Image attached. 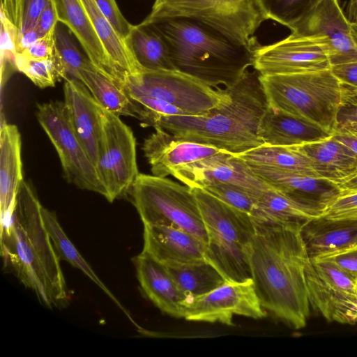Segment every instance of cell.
Returning <instances> with one entry per match:
<instances>
[{"instance_id": "obj_1", "label": "cell", "mask_w": 357, "mask_h": 357, "mask_svg": "<svg viewBox=\"0 0 357 357\" xmlns=\"http://www.w3.org/2000/svg\"><path fill=\"white\" fill-rule=\"evenodd\" d=\"M248 249L251 279L262 307L294 329L307 325L310 260L301 225L255 223Z\"/></svg>"}, {"instance_id": "obj_2", "label": "cell", "mask_w": 357, "mask_h": 357, "mask_svg": "<svg viewBox=\"0 0 357 357\" xmlns=\"http://www.w3.org/2000/svg\"><path fill=\"white\" fill-rule=\"evenodd\" d=\"M42 208L33 187L23 181L11 217L1 224V255L3 268L33 291L43 305L59 307L67 304L69 295Z\"/></svg>"}, {"instance_id": "obj_3", "label": "cell", "mask_w": 357, "mask_h": 357, "mask_svg": "<svg viewBox=\"0 0 357 357\" xmlns=\"http://www.w3.org/2000/svg\"><path fill=\"white\" fill-rule=\"evenodd\" d=\"M226 89L229 100L200 116L162 117L155 128H162L186 140L211 145L238 155L264 144L259 136L261 118L268 105L255 70H246Z\"/></svg>"}, {"instance_id": "obj_4", "label": "cell", "mask_w": 357, "mask_h": 357, "mask_svg": "<svg viewBox=\"0 0 357 357\" xmlns=\"http://www.w3.org/2000/svg\"><path fill=\"white\" fill-rule=\"evenodd\" d=\"M149 24L166 41L175 69L213 88L232 86L252 66L253 50L203 23L169 18Z\"/></svg>"}, {"instance_id": "obj_5", "label": "cell", "mask_w": 357, "mask_h": 357, "mask_svg": "<svg viewBox=\"0 0 357 357\" xmlns=\"http://www.w3.org/2000/svg\"><path fill=\"white\" fill-rule=\"evenodd\" d=\"M191 189L207 232L206 261L227 281L251 279L248 249L255 231V224L250 215L227 204L202 188Z\"/></svg>"}, {"instance_id": "obj_6", "label": "cell", "mask_w": 357, "mask_h": 357, "mask_svg": "<svg viewBox=\"0 0 357 357\" xmlns=\"http://www.w3.org/2000/svg\"><path fill=\"white\" fill-rule=\"evenodd\" d=\"M260 81L269 107L310 122L333 135L342 84L331 68L260 75Z\"/></svg>"}, {"instance_id": "obj_7", "label": "cell", "mask_w": 357, "mask_h": 357, "mask_svg": "<svg viewBox=\"0 0 357 357\" xmlns=\"http://www.w3.org/2000/svg\"><path fill=\"white\" fill-rule=\"evenodd\" d=\"M169 18L199 22L252 50L259 45L255 33L266 20L257 0H155L141 23Z\"/></svg>"}, {"instance_id": "obj_8", "label": "cell", "mask_w": 357, "mask_h": 357, "mask_svg": "<svg viewBox=\"0 0 357 357\" xmlns=\"http://www.w3.org/2000/svg\"><path fill=\"white\" fill-rule=\"evenodd\" d=\"M144 225H172L208 243L191 188L167 177L139 173L129 192Z\"/></svg>"}, {"instance_id": "obj_9", "label": "cell", "mask_w": 357, "mask_h": 357, "mask_svg": "<svg viewBox=\"0 0 357 357\" xmlns=\"http://www.w3.org/2000/svg\"><path fill=\"white\" fill-rule=\"evenodd\" d=\"M128 95L162 100L185 115L200 116L229 100L226 89H215L177 70H142L129 76L123 86Z\"/></svg>"}, {"instance_id": "obj_10", "label": "cell", "mask_w": 357, "mask_h": 357, "mask_svg": "<svg viewBox=\"0 0 357 357\" xmlns=\"http://www.w3.org/2000/svg\"><path fill=\"white\" fill-rule=\"evenodd\" d=\"M102 108V107H101ZM101 137L96 169L109 202L128 194L139 174L136 139L131 128L112 112L101 109Z\"/></svg>"}, {"instance_id": "obj_11", "label": "cell", "mask_w": 357, "mask_h": 357, "mask_svg": "<svg viewBox=\"0 0 357 357\" xmlns=\"http://www.w3.org/2000/svg\"><path fill=\"white\" fill-rule=\"evenodd\" d=\"M38 121L59 157L66 180L77 188L105 195L96 169L69 121L63 102L37 105Z\"/></svg>"}, {"instance_id": "obj_12", "label": "cell", "mask_w": 357, "mask_h": 357, "mask_svg": "<svg viewBox=\"0 0 357 357\" xmlns=\"http://www.w3.org/2000/svg\"><path fill=\"white\" fill-rule=\"evenodd\" d=\"M305 275L311 307L328 321L357 323V279L329 261L310 258Z\"/></svg>"}, {"instance_id": "obj_13", "label": "cell", "mask_w": 357, "mask_h": 357, "mask_svg": "<svg viewBox=\"0 0 357 357\" xmlns=\"http://www.w3.org/2000/svg\"><path fill=\"white\" fill-rule=\"evenodd\" d=\"M182 318L191 321L233 325L235 315L261 319L267 315L256 293L252 279L227 281L213 291L181 304Z\"/></svg>"}, {"instance_id": "obj_14", "label": "cell", "mask_w": 357, "mask_h": 357, "mask_svg": "<svg viewBox=\"0 0 357 357\" xmlns=\"http://www.w3.org/2000/svg\"><path fill=\"white\" fill-rule=\"evenodd\" d=\"M353 26L344 15L338 0H321L291 29V34L318 43L331 66L357 61V45Z\"/></svg>"}, {"instance_id": "obj_15", "label": "cell", "mask_w": 357, "mask_h": 357, "mask_svg": "<svg viewBox=\"0 0 357 357\" xmlns=\"http://www.w3.org/2000/svg\"><path fill=\"white\" fill-rule=\"evenodd\" d=\"M252 67L261 75L294 74L330 69L324 48L316 41L290 34L252 52Z\"/></svg>"}, {"instance_id": "obj_16", "label": "cell", "mask_w": 357, "mask_h": 357, "mask_svg": "<svg viewBox=\"0 0 357 357\" xmlns=\"http://www.w3.org/2000/svg\"><path fill=\"white\" fill-rule=\"evenodd\" d=\"M171 175L190 188L233 184L261 194L269 187L243 159L226 151L174 168Z\"/></svg>"}, {"instance_id": "obj_17", "label": "cell", "mask_w": 357, "mask_h": 357, "mask_svg": "<svg viewBox=\"0 0 357 357\" xmlns=\"http://www.w3.org/2000/svg\"><path fill=\"white\" fill-rule=\"evenodd\" d=\"M154 129L144 139L142 149L155 176L166 177L174 168L224 151L211 145L179 138L162 128Z\"/></svg>"}, {"instance_id": "obj_18", "label": "cell", "mask_w": 357, "mask_h": 357, "mask_svg": "<svg viewBox=\"0 0 357 357\" xmlns=\"http://www.w3.org/2000/svg\"><path fill=\"white\" fill-rule=\"evenodd\" d=\"M64 105L77 137L96 167L101 137V107L79 79L68 78L63 84Z\"/></svg>"}, {"instance_id": "obj_19", "label": "cell", "mask_w": 357, "mask_h": 357, "mask_svg": "<svg viewBox=\"0 0 357 357\" xmlns=\"http://www.w3.org/2000/svg\"><path fill=\"white\" fill-rule=\"evenodd\" d=\"M250 166L268 186L321 212V214L341 192L337 183L323 178L263 166Z\"/></svg>"}, {"instance_id": "obj_20", "label": "cell", "mask_w": 357, "mask_h": 357, "mask_svg": "<svg viewBox=\"0 0 357 357\" xmlns=\"http://www.w3.org/2000/svg\"><path fill=\"white\" fill-rule=\"evenodd\" d=\"M206 244L197 236L172 225H144L143 251L169 266L205 259Z\"/></svg>"}, {"instance_id": "obj_21", "label": "cell", "mask_w": 357, "mask_h": 357, "mask_svg": "<svg viewBox=\"0 0 357 357\" xmlns=\"http://www.w3.org/2000/svg\"><path fill=\"white\" fill-rule=\"evenodd\" d=\"M133 262L140 288L162 312L182 318L181 304L188 298L179 289L167 268L144 251Z\"/></svg>"}, {"instance_id": "obj_22", "label": "cell", "mask_w": 357, "mask_h": 357, "mask_svg": "<svg viewBox=\"0 0 357 357\" xmlns=\"http://www.w3.org/2000/svg\"><path fill=\"white\" fill-rule=\"evenodd\" d=\"M59 22L75 35L93 65L119 86L107 52L79 0H54Z\"/></svg>"}, {"instance_id": "obj_23", "label": "cell", "mask_w": 357, "mask_h": 357, "mask_svg": "<svg viewBox=\"0 0 357 357\" xmlns=\"http://www.w3.org/2000/svg\"><path fill=\"white\" fill-rule=\"evenodd\" d=\"M21 135L16 126L3 122L0 139L1 224L11 217L23 182Z\"/></svg>"}, {"instance_id": "obj_24", "label": "cell", "mask_w": 357, "mask_h": 357, "mask_svg": "<svg viewBox=\"0 0 357 357\" xmlns=\"http://www.w3.org/2000/svg\"><path fill=\"white\" fill-rule=\"evenodd\" d=\"M333 134L307 121L268 107L259 128L264 144L298 146L326 139Z\"/></svg>"}, {"instance_id": "obj_25", "label": "cell", "mask_w": 357, "mask_h": 357, "mask_svg": "<svg viewBox=\"0 0 357 357\" xmlns=\"http://www.w3.org/2000/svg\"><path fill=\"white\" fill-rule=\"evenodd\" d=\"M298 147L320 178L338 183L357 174V155L333 135Z\"/></svg>"}, {"instance_id": "obj_26", "label": "cell", "mask_w": 357, "mask_h": 357, "mask_svg": "<svg viewBox=\"0 0 357 357\" xmlns=\"http://www.w3.org/2000/svg\"><path fill=\"white\" fill-rule=\"evenodd\" d=\"M301 232L310 259L357 244V220L319 216L306 222Z\"/></svg>"}, {"instance_id": "obj_27", "label": "cell", "mask_w": 357, "mask_h": 357, "mask_svg": "<svg viewBox=\"0 0 357 357\" xmlns=\"http://www.w3.org/2000/svg\"><path fill=\"white\" fill-rule=\"evenodd\" d=\"M79 1L107 52L118 82L122 87L128 77L139 74L144 70L135 60L126 41L114 29L95 0Z\"/></svg>"}, {"instance_id": "obj_28", "label": "cell", "mask_w": 357, "mask_h": 357, "mask_svg": "<svg viewBox=\"0 0 357 357\" xmlns=\"http://www.w3.org/2000/svg\"><path fill=\"white\" fill-rule=\"evenodd\" d=\"M321 215V212L270 186L261 192L250 213L255 223L301 226Z\"/></svg>"}, {"instance_id": "obj_29", "label": "cell", "mask_w": 357, "mask_h": 357, "mask_svg": "<svg viewBox=\"0 0 357 357\" xmlns=\"http://www.w3.org/2000/svg\"><path fill=\"white\" fill-rule=\"evenodd\" d=\"M126 41L144 70H176L166 41L152 25H132Z\"/></svg>"}, {"instance_id": "obj_30", "label": "cell", "mask_w": 357, "mask_h": 357, "mask_svg": "<svg viewBox=\"0 0 357 357\" xmlns=\"http://www.w3.org/2000/svg\"><path fill=\"white\" fill-rule=\"evenodd\" d=\"M79 80L102 109L119 116L136 117L134 105L125 90L91 61L80 71Z\"/></svg>"}, {"instance_id": "obj_31", "label": "cell", "mask_w": 357, "mask_h": 357, "mask_svg": "<svg viewBox=\"0 0 357 357\" xmlns=\"http://www.w3.org/2000/svg\"><path fill=\"white\" fill-rule=\"evenodd\" d=\"M42 217L45 229L59 259L67 261L91 279L117 305L130 321L134 323V321L132 319L128 311L98 278L91 266L69 239L61 226L56 214L43 206Z\"/></svg>"}, {"instance_id": "obj_32", "label": "cell", "mask_w": 357, "mask_h": 357, "mask_svg": "<svg viewBox=\"0 0 357 357\" xmlns=\"http://www.w3.org/2000/svg\"><path fill=\"white\" fill-rule=\"evenodd\" d=\"M236 155L243 159L250 165L296 172L319 177L310 160L298 146L264 144Z\"/></svg>"}, {"instance_id": "obj_33", "label": "cell", "mask_w": 357, "mask_h": 357, "mask_svg": "<svg viewBox=\"0 0 357 357\" xmlns=\"http://www.w3.org/2000/svg\"><path fill=\"white\" fill-rule=\"evenodd\" d=\"M166 267L188 298L206 294L227 282L221 273L206 260Z\"/></svg>"}, {"instance_id": "obj_34", "label": "cell", "mask_w": 357, "mask_h": 357, "mask_svg": "<svg viewBox=\"0 0 357 357\" xmlns=\"http://www.w3.org/2000/svg\"><path fill=\"white\" fill-rule=\"evenodd\" d=\"M54 60L64 80L68 78L79 80L80 71L90 61L79 52L70 34L58 24L54 32Z\"/></svg>"}, {"instance_id": "obj_35", "label": "cell", "mask_w": 357, "mask_h": 357, "mask_svg": "<svg viewBox=\"0 0 357 357\" xmlns=\"http://www.w3.org/2000/svg\"><path fill=\"white\" fill-rule=\"evenodd\" d=\"M321 0H257L266 20H271L290 30Z\"/></svg>"}, {"instance_id": "obj_36", "label": "cell", "mask_w": 357, "mask_h": 357, "mask_svg": "<svg viewBox=\"0 0 357 357\" xmlns=\"http://www.w3.org/2000/svg\"><path fill=\"white\" fill-rule=\"evenodd\" d=\"M15 66L41 89L53 87L56 82L63 79L54 58L31 59L16 54Z\"/></svg>"}, {"instance_id": "obj_37", "label": "cell", "mask_w": 357, "mask_h": 357, "mask_svg": "<svg viewBox=\"0 0 357 357\" xmlns=\"http://www.w3.org/2000/svg\"><path fill=\"white\" fill-rule=\"evenodd\" d=\"M227 204L250 215L261 194L240 185L215 184L202 188Z\"/></svg>"}, {"instance_id": "obj_38", "label": "cell", "mask_w": 357, "mask_h": 357, "mask_svg": "<svg viewBox=\"0 0 357 357\" xmlns=\"http://www.w3.org/2000/svg\"><path fill=\"white\" fill-rule=\"evenodd\" d=\"M334 132L357 134V89L342 84Z\"/></svg>"}, {"instance_id": "obj_39", "label": "cell", "mask_w": 357, "mask_h": 357, "mask_svg": "<svg viewBox=\"0 0 357 357\" xmlns=\"http://www.w3.org/2000/svg\"><path fill=\"white\" fill-rule=\"evenodd\" d=\"M321 216L330 220H357V191H341Z\"/></svg>"}, {"instance_id": "obj_40", "label": "cell", "mask_w": 357, "mask_h": 357, "mask_svg": "<svg viewBox=\"0 0 357 357\" xmlns=\"http://www.w3.org/2000/svg\"><path fill=\"white\" fill-rule=\"evenodd\" d=\"M95 1L114 29L126 40L130 34L132 24L124 17L116 1L95 0Z\"/></svg>"}, {"instance_id": "obj_41", "label": "cell", "mask_w": 357, "mask_h": 357, "mask_svg": "<svg viewBox=\"0 0 357 357\" xmlns=\"http://www.w3.org/2000/svg\"><path fill=\"white\" fill-rule=\"evenodd\" d=\"M312 259L329 261L357 279V244Z\"/></svg>"}, {"instance_id": "obj_42", "label": "cell", "mask_w": 357, "mask_h": 357, "mask_svg": "<svg viewBox=\"0 0 357 357\" xmlns=\"http://www.w3.org/2000/svg\"><path fill=\"white\" fill-rule=\"evenodd\" d=\"M55 29L56 28L50 31L45 36L39 38L33 45L19 54L31 59H53L54 54Z\"/></svg>"}, {"instance_id": "obj_43", "label": "cell", "mask_w": 357, "mask_h": 357, "mask_svg": "<svg viewBox=\"0 0 357 357\" xmlns=\"http://www.w3.org/2000/svg\"><path fill=\"white\" fill-rule=\"evenodd\" d=\"M49 0H23L22 7L21 32L35 29L40 15Z\"/></svg>"}, {"instance_id": "obj_44", "label": "cell", "mask_w": 357, "mask_h": 357, "mask_svg": "<svg viewBox=\"0 0 357 357\" xmlns=\"http://www.w3.org/2000/svg\"><path fill=\"white\" fill-rule=\"evenodd\" d=\"M58 17L54 0H49L37 21L36 29L40 38L54 29L58 24Z\"/></svg>"}, {"instance_id": "obj_45", "label": "cell", "mask_w": 357, "mask_h": 357, "mask_svg": "<svg viewBox=\"0 0 357 357\" xmlns=\"http://www.w3.org/2000/svg\"><path fill=\"white\" fill-rule=\"evenodd\" d=\"M331 70L341 84L357 89V61L332 66Z\"/></svg>"}, {"instance_id": "obj_46", "label": "cell", "mask_w": 357, "mask_h": 357, "mask_svg": "<svg viewBox=\"0 0 357 357\" xmlns=\"http://www.w3.org/2000/svg\"><path fill=\"white\" fill-rule=\"evenodd\" d=\"M39 38L40 36L36 28L24 33L21 32L15 43V53H22Z\"/></svg>"}, {"instance_id": "obj_47", "label": "cell", "mask_w": 357, "mask_h": 357, "mask_svg": "<svg viewBox=\"0 0 357 357\" xmlns=\"http://www.w3.org/2000/svg\"><path fill=\"white\" fill-rule=\"evenodd\" d=\"M333 137L357 155V134L334 132Z\"/></svg>"}, {"instance_id": "obj_48", "label": "cell", "mask_w": 357, "mask_h": 357, "mask_svg": "<svg viewBox=\"0 0 357 357\" xmlns=\"http://www.w3.org/2000/svg\"><path fill=\"white\" fill-rule=\"evenodd\" d=\"M337 184L342 192L357 191V174Z\"/></svg>"}, {"instance_id": "obj_49", "label": "cell", "mask_w": 357, "mask_h": 357, "mask_svg": "<svg viewBox=\"0 0 357 357\" xmlns=\"http://www.w3.org/2000/svg\"><path fill=\"white\" fill-rule=\"evenodd\" d=\"M349 20L357 30V0H351L348 6Z\"/></svg>"}, {"instance_id": "obj_50", "label": "cell", "mask_w": 357, "mask_h": 357, "mask_svg": "<svg viewBox=\"0 0 357 357\" xmlns=\"http://www.w3.org/2000/svg\"><path fill=\"white\" fill-rule=\"evenodd\" d=\"M351 35L354 43L357 45V30L355 29L354 27L352 28Z\"/></svg>"}]
</instances>
